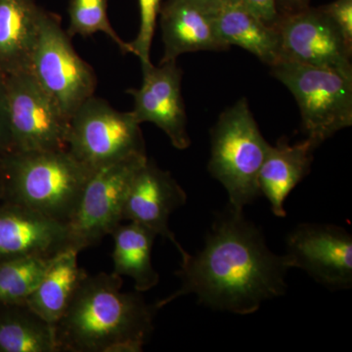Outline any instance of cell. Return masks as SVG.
Returning <instances> with one entry per match:
<instances>
[{"instance_id": "obj_19", "label": "cell", "mask_w": 352, "mask_h": 352, "mask_svg": "<svg viewBox=\"0 0 352 352\" xmlns=\"http://www.w3.org/2000/svg\"><path fill=\"white\" fill-rule=\"evenodd\" d=\"M80 252H58L45 274L25 303L44 320L54 326L65 314L87 273L78 266Z\"/></svg>"}, {"instance_id": "obj_21", "label": "cell", "mask_w": 352, "mask_h": 352, "mask_svg": "<svg viewBox=\"0 0 352 352\" xmlns=\"http://www.w3.org/2000/svg\"><path fill=\"white\" fill-rule=\"evenodd\" d=\"M0 352H58L54 328L25 302L0 303Z\"/></svg>"}, {"instance_id": "obj_7", "label": "cell", "mask_w": 352, "mask_h": 352, "mask_svg": "<svg viewBox=\"0 0 352 352\" xmlns=\"http://www.w3.org/2000/svg\"><path fill=\"white\" fill-rule=\"evenodd\" d=\"M147 160L146 154L133 155L94 170L67 223L66 249L80 252L98 244L122 223L127 192Z\"/></svg>"}, {"instance_id": "obj_1", "label": "cell", "mask_w": 352, "mask_h": 352, "mask_svg": "<svg viewBox=\"0 0 352 352\" xmlns=\"http://www.w3.org/2000/svg\"><path fill=\"white\" fill-rule=\"evenodd\" d=\"M289 270L284 254L270 251L258 227L228 207L217 215L203 249L182 256L179 288L155 305L160 309L193 294L210 309L254 314L266 300L286 294Z\"/></svg>"}, {"instance_id": "obj_23", "label": "cell", "mask_w": 352, "mask_h": 352, "mask_svg": "<svg viewBox=\"0 0 352 352\" xmlns=\"http://www.w3.org/2000/svg\"><path fill=\"white\" fill-rule=\"evenodd\" d=\"M108 0H69L68 6L69 38L89 36L104 32L119 46L122 53H131L129 43L122 41L108 17Z\"/></svg>"}, {"instance_id": "obj_15", "label": "cell", "mask_w": 352, "mask_h": 352, "mask_svg": "<svg viewBox=\"0 0 352 352\" xmlns=\"http://www.w3.org/2000/svg\"><path fill=\"white\" fill-rule=\"evenodd\" d=\"M164 55L160 64L184 53L228 48L220 41L212 12L189 0H166L160 11Z\"/></svg>"}, {"instance_id": "obj_25", "label": "cell", "mask_w": 352, "mask_h": 352, "mask_svg": "<svg viewBox=\"0 0 352 352\" xmlns=\"http://www.w3.org/2000/svg\"><path fill=\"white\" fill-rule=\"evenodd\" d=\"M319 8L337 28L347 45L352 48V0H335Z\"/></svg>"}, {"instance_id": "obj_16", "label": "cell", "mask_w": 352, "mask_h": 352, "mask_svg": "<svg viewBox=\"0 0 352 352\" xmlns=\"http://www.w3.org/2000/svg\"><path fill=\"white\" fill-rule=\"evenodd\" d=\"M317 147L309 138L294 145L282 139L276 145L268 147L258 173V188L276 217H287L285 201L309 173Z\"/></svg>"}, {"instance_id": "obj_13", "label": "cell", "mask_w": 352, "mask_h": 352, "mask_svg": "<svg viewBox=\"0 0 352 352\" xmlns=\"http://www.w3.org/2000/svg\"><path fill=\"white\" fill-rule=\"evenodd\" d=\"M187 196L168 171L148 159L132 180L124 201L122 219L147 227L170 240L180 256L186 251L168 227L171 214L186 204Z\"/></svg>"}, {"instance_id": "obj_14", "label": "cell", "mask_w": 352, "mask_h": 352, "mask_svg": "<svg viewBox=\"0 0 352 352\" xmlns=\"http://www.w3.org/2000/svg\"><path fill=\"white\" fill-rule=\"evenodd\" d=\"M67 226L21 206L0 207V261L54 256L66 249Z\"/></svg>"}, {"instance_id": "obj_28", "label": "cell", "mask_w": 352, "mask_h": 352, "mask_svg": "<svg viewBox=\"0 0 352 352\" xmlns=\"http://www.w3.org/2000/svg\"><path fill=\"white\" fill-rule=\"evenodd\" d=\"M276 6L280 15H285L307 8L309 0H276Z\"/></svg>"}, {"instance_id": "obj_29", "label": "cell", "mask_w": 352, "mask_h": 352, "mask_svg": "<svg viewBox=\"0 0 352 352\" xmlns=\"http://www.w3.org/2000/svg\"><path fill=\"white\" fill-rule=\"evenodd\" d=\"M189 1L194 2L197 6L203 7L206 10L212 12L227 0H189Z\"/></svg>"}, {"instance_id": "obj_22", "label": "cell", "mask_w": 352, "mask_h": 352, "mask_svg": "<svg viewBox=\"0 0 352 352\" xmlns=\"http://www.w3.org/2000/svg\"><path fill=\"white\" fill-rule=\"evenodd\" d=\"M56 254L23 256L0 261V303L25 302Z\"/></svg>"}, {"instance_id": "obj_27", "label": "cell", "mask_w": 352, "mask_h": 352, "mask_svg": "<svg viewBox=\"0 0 352 352\" xmlns=\"http://www.w3.org/2000/svg\"><path fill=\"white\" fill-rule=\"evenodd\" d=\"M249 9L266 24L275 27L280 18L276 0H231Z\"/></svg>"}, {"instance_id": "obj_2", "label": "cell", "mask_w": 352, "mask_h": 352, "mask_svg": "<svg viewBox=\"0 0 352 352\" xmlns=\"http://www.w3.org/2000/svg\"><path fill=\"white\" fill-rule=\"evenodd\" d=\"M115 273L85 275L54 324L58 352H140L154 332L157 308L122 291Z\"/></svg>"}, {"instance_id": "obj_9", "label": "cell", "mask_w": 352, "mask_h": 352, "mask_svg": "<svg viewBox=\"0 0 352 352\" xmlns=\"http://www.w3.org/2000/svg\"><path fill=\"white\" fill-rule=\"evenodd\" d=\"M13 151L67 150L69 120L31 72L6 76Z\"/></svg>"}, {"instance_id": "obj_5", "label": "cell", "mask_w": 352, "mask_h": 352, "mask_svg": "<svg viewBox=\"0 0 352 352\" xmlns=\"http://www.w3.org/2000/svg\"><path fill=\"white\" fill-rule=\"evenodd\" d=\"M271 74L295 97L303 131L317 146L352 124V76L280 60Z\"/></svg>"}, {"instance_id": "obj_17", "label": "cell", "mask_w": 352, "mask_h": 352, "mask_svg": "<svg viewBox=\"0 0 352 352\" xmlns=\"http://www.w3.org/2000/svg\"><path fill=\"white\" fill-rule=\"evenodd\" d=\"M43 8L36 0H0V74L30 72Z\"/></svg>"}, {"instance_id": "obj_11", "label": "cell", "mask_w": 352, "mask_h": 352, "mask_svg": "<svg viewBox=\"0 0 352 352\" xmlns=\"http://www.w3.org/2000/svg\"><path fill=\"white\" fill-rule=\"evenodd\" d=\"M281 60L340 72L352 76V48L320 8L308 6L280 15L276 25Z\"/></svg>"}, {"instance_id": "obj_12", "label": "cell", "mask_w": 352, "mask_h": 352, "mask_svg": "<svg viewBox=\"0 0 352 352\" xmlns=\"http://www.w3.org/2000/svg\"><path fill=\"white\" fill-rule=\"evenodd\" d=\"M142 85L127 90L134 99L131 111L139 124L152 122L166 134L178 150L191 145L182 94V69L175 61L142 69Z\"/></svg>"}, {"instance_id": "obj_26", "label": "cell", "mask_w": 352, "mask_h": 352, "mask_svg": "<svg viewBox=\"0 0 352 352\" xmlns=\"http://www.w3.org/2000/svg\"><path fill=\"white\" fill-rule=\"evenodd\" d=\"M13 151L12 138L9 124L6 76L0 74V157Z\"/></svg>"}, {"instance_id": "obj_20", "label": "cell", "mask_w": 352, "mask_h": 352, "mask_svg": "<svg viewBox=\"0 0 352 352\" xmlns=\"http://www.w3.org/2000/svg\"><path fill=\"white\" fill-rule=\"evenodd\" d=\"M111 235L113 239V273L131 278L139 293L154 288L160 280L152 263L157 234L141 224L129 221L127 224L120 223Z\"/></svg>"}, {"instance_id": "obj_3", "label": "cell", "mask_w": 352, "mask_h": 352, "mask_svg": "<svg viewBox=\"0 0 352 352\" xmlns=\"http://www.w3.org/2000/svg\"><path fill=\"white\" fill-rule=\"evenodd\" d=\"M92 173L68 150L12 151L0 157L6 203L65 226L75 214Z\"/></svg>"}, {"instance_id": "obj_8", "label": "cell", "mask_w": 352, "mask_h": 352, "mask_svg": "<svg viewBox=\"0 0 352 352\" xmlns=\"http://www.w3.org/2000/svg\"><path fill=\"white\" fill-rule=\"evenodd\" d=\"M67 150L95 170L124 157L146 154L140 124L131 112H120L92 96L69 120Z\"/></svg>"}, {"instance_id": "obj_24", "label": "cell", "mask_w": 352, "mask_h": 352, "mask_svg": "<svg viewBox=\"0 0 352 352\" xmlns=\"http://www.w3.org/2000/svg\"><path fill=\"white\" fill-rule=\"evenodd\" d=\"M140 11V27L138 36L131 43V54L135 55L141 62L142 69L151 66L150 51L156 30L157 19L162 8V0H138Z\"/></svg>"}, {"instance_id": "obj_6", "label": "cell", "mask_w": 352, "mask_h": 352, "mask_svg": "<svg viewBox=\"0 0 352 352\" xmlns=\"http://www.w3.org/2000/svg\"><path fill=\"white\" fill-rule=\"evenodd\" d=\"M71 38L60 16L43 9L30 72L69 120L97 87L94 69L76 52Z\"/></svg>"}, {"instance_id": "obj_4", "label": "cell", "mask_w": 352, "mask_h": 352, "mask_svg": "<svg viewBox=\"0 0 352 352\" xmlns=\"http://www.w3.org/2000/svg\"><path fill=\"white\" fill-rule=\"evenodd\" d=\"M210 157L208 170L221 183L229 207L243 212L261 196L258 173L267 153V141L245 98L221 113L210 131Z\"/></svg>"}, {"instance_id": "obj_18", "label": "cell", "mask_w": 352, "mask_h": 352, "mask_svg": "<svg viewBox=\"0 0 352 352\" xmlns=\"http://www.w3.org/2000/svg\"><path fill=\"white\" fill-rule=\"evenodd\" d=\"M215 29L227 48L239 46L271 67L282 59L276 27L239 3L227 0L212 11Z\"/></svg>"}, {"instance_id": "obj_10", "label": "cell", "mask_w": 352, "mask_h": 352, "mask_svg": "<svg viewBox=\"0 0 352 352\" xmlns=\"http://www.w3.org/2000/svg\"><path fill=\"white\" fill-rule=\"evenodd\" d=\"M289 270L300 268L332 291L352 286V237L333 224L302 223L286 239Z\"/></svg>"}, {"instance_id": "obj_30", "label": "cell", "mask_w": 352, "mask_h": 352, "mask_svg": "<svg viewBox=\"0 0 352 352\" xmlns=\"http://www.w3.org/2000/svg\"><path fill=\"white\" fill-rule=\"evenodd\" d=\"M0 198H3V191H2L1 178H0Z\"/></svg>"}]
</instances>
